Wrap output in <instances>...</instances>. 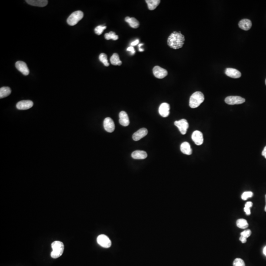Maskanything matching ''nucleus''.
Returning a JSON list of instances; mask_svg holds the SVG:
<instances>
[{
	"label": "nucleus",
	"mask_w": 266,
	"mask_h": 266,
	"mask_svg": "<svg viewBox=\"0 0 266 266\" xmlns=\"http://www.w3.org/2000/svg\"><path fill=\"white\" fill-rule=\"evenodd\" d=\"M239 26L241 29L245 31L250 30L252 27V22L250 19H243L239 22Z\"/></svg>",
	"instance_id": "obj_17"
},
{
	"label": "nucleus",
	"mask_w": 266,
	"mask_h": 266,
	"mask_svg": "<svg viewBox=\"0 0 266 266\" xmlns=\"http://www.w3.org/2000/svg\"><path fill=\"white\" fill-rule=\"evenodd\" d=\"M192 139L194 143L197 146L202 145L204 142L203 135L201 132L195 131L192 135Z\"/></svg>",
	"instance_id": "obj_10"
},
{
	"label": "nucleus",
	"mask_w": 266,
	"mask_h": 266,
	"mask_svg": "<svg viewBox=\"0 0 266 266\" xmlns=\"http://www.w3.org/2000/svg\"><path fill=\"white\" fill-rule=\"evenodd\" d=\"M233 266H246V265L242 259L237 258L235 259L233 262Z\"/></svg>",
	"instance_id": "obj_29"
},
{
	"label": "nucleus",
	"mask_w": 266,
	"mask_h": 266,
	"mask_svg": "<svg viewBox=\"0 0 266 266\" xmlns=\"http://www.w3.org/2000/svg\"><path fill=\"white\" fill-rule=\"evenodd\" d=\"M52 251L51 253V257L54 259L58 258L62 255L64 250V246L63 242L60 241H55L52 244Z\"/></svg>",
	"instance_id": "obj_3"
},
{
	"label": "nucleus",
	"mask_w": 266,
	"mask_h": 266,
	"mask_svg": "<svg viewBox=\"0 0 266 266\" xmlns=\"http://www.w3.org/2000/svg\"><path fill=\"white\" fill-rule=\"evenodd\" d=\"M246 100L244 98L240 96H231L226 97L225 99V101L226 104L230 105H240V104H243L245 103Z\"/></svg>",
	"instance_id": "obj_5"
},
{
	"label": "nucleus",
	"mask_w": 266,
	"mask_h": 266,
	"mask_svg": "<svg viewBox=\"0 0 266 266\" xmlns=\"http://www.w3.org/2000/svg\"><path fill=\"white\" fill-rule=\"evenodd\" d=\"M237 226L241 229H246L248 227V222L245 219H239L237 221Z\"/></svg>",
	"instance_id": "obj_25"
},
{
	"label": "nucleus",
	"mask_w": 266,
	"mask_h": 266,
	"mask_svg": "<svg viewBox=\"0 0 266 266\" xmlns=\"http://www.w3.org/2000/svg\"><path fill=\"white\" fill-rule=\"evenodd\" d=\"M175 126L179 129V131L182 135H185L189 127V124L187 121L184 119L178 121H175L174 123Z\"/></svg>",
	"instance_id": "obj_6"
},
{
	"label": "nucleus",
	"mask_w": 266,
	"mask_h": 266,
	"mask_svg": "<svg viewBox=\"0 0 266 266\" xmlns=\"http://www.w3.org/2000/svg\"><path fill=\"white\" fill-rule=\"evenodd\" d=\"M263 253H264V255L266 256V246L264 247V250H263Z\"/></svg>",
	"instance_id": "obj_38"
},
{
	"label": "nucleus",
	"mask_w": 266,
	"mask_h": 266,
	"mask_svg": "<svg viewBox=\"0 0 266 266\" xmlns=\"http://www.w3.org/2000/svg\"><path fill=\"white\" fill-rule=\"evenodd\" d=\"M33 105V102L32 101H21L16 104V107L19 110H26L32 107Z\"/></svg>",
	"instance_id": "obj_12"
},
{
	"label": "nucleus",
	"mask_w": 266,
	"mask_h": 266,
	"mask_svg": "<svg viewBox=\"0 0 266 266\" xmlns=\"http://www.w3.org/2000/svg\"><path fill=\"white\" fill-rule=\"evenodd\" d=\"M105 38L106 40H110V39H113L114 41H116L118 39V36L116 35L115 33L114 32H110L109 33H106L105 35Z\"/></svg>",
	"instance_id": "obj_26"
},
{
	"label": "nucleus",
	"mask_w": 266,
	"mask_h": 266,
	"mask_svg": "<svg viewBox=\"0 0 266 266\" xmlns=\"http://www.w3.org/2000/svg\"><path fill=\"white\" fill-rule=\"evenodd\" d=\"M169 109L170 106L169 104L166 103H162L159 106V114L162 117H168L169 115Z\"/></svg>",
	"instance_id": "obj_14"
},
{
	"label": "nucleus",
	"mask_w": 266,
	"mask_h": 266,
	"mask_svg": "<svg viewBox=\"0 0 266 266\" xmlns=\"http://www.w3.org/2000/svg\"><path fill=\"white\" fill-rule=\"evenodd\" d=\"M265 198H266V195H265ZM265 211H266V206H265Z\"/></svg>",
	"instance_id": "obj_39"
},
{
	"label": "nucleus",
	"mask_w": 266,
	"mask_h": 266,
	"mask_svg": "<svg viewBox=\"0 0 266 266\" xmlns=\"http://www.w3.org/2000/svg\"><path fill=\"white\" fill-rule=\"evenodd\" d=\"M148 134V131L146 128H142L135 132L133 135V139L135 141H138L146 136Z\"/></svg>",
	"instance_id": "obj_13"
},
{
	"label": "nucleus",
	"mask_w": 266,
	"mask_h": 266,
	"mask_svg": "<svg viewBox=\"0 0 266 266\" xmlns=\"http://www.w3.org/2000/svg\"><path fill=\"white\" fill-rule=\"evenodd\" d=\"M251 234V231L250 230H246L244 231L241 232V236L244 237L247 239L248 237L250 236Z\"/></svg>",
	"instance_id": "obj_31"
},
{
	"label": "nucleus",
	"mask_w": 266,
	"mask_h": 266,
	"mask_svg": "<svg viewBox=\"0 0 266 266\" xmlns=\"http://www.w3.org/2000/svg\"><path fill=\"white\" fill-rule=\"evenodd\" d=\"M26 2L31 6L39 7H44L48 4L47 0H27Z\"/></svg>",
	"instance_id": "obj_18"
},
{
	"label": "nucleus",
	"mask_w": 266,
	"mask_h": 266,
	"mask_svg": "<svg viewBox=\"0 0 266 266\" xmlns=\"http://www.w3.org/2000/svg\"><path fill=\"white\" fill-rule=\"evenodd\" d=\"M138 42H139L138 39H136V41H134V42H132V43H131V47H133V46H136L137 44H138Z\"/></svg>",
	"instance_id": "obj_36"
},
{
	"label": "nucleus",
	"mask_w": 266,
	"mask_h": 266,
	"mask_svg": "<svg viewBox=\"0 0 266 266\" xmlns=\"http://www.w3.org/2000/svg\"><path fill=\"white\" fill-rule=\"evenodd\" d=\"M11 94V89L10 87H2L0 89V98L7 97Z\"/></svg>",
	"instance_id": "obj_24"
},
{
	"label": "nucleus",
	"mask_w": 266,
	"mask_h": 266,
	"mask_svg": "<svg viewBox=\"0 0 266 266\" xmlns=\"http://www.w3.org/2000/svg\"><path fill=\"white\" fill-rule=\"evenodd\" d=\"M127 50V51H129V52H131L132 54H135V49H134V48L133 47H131V46L129 47Z\"/></svg>",
	"instance_id": "obj_33"
},
{
	"label": "nucleus",
	"mask_w": 266,
	"mask_h": 266,
	"mask_svg": "<svg viewBox=\"0 0 266 266\" xmlns=\"http://www.w3.org/2000/svg\"><path fill=\"white\" fill-rule=\"evenodd\" d=\"M204 95L199 91L195 92L191 95L189 100V106L192 109H195L204 101Z\"/></svg>",
	"instance_id": "obj_2"
},
{
	"label": "nucleus",
	"mask_w": 266,
	"mask_h": 266,
	"mask_svg": "<svg viewBox=\"0 0 266 266\" xmlns=\"http://www.w3.org/2000/svg\"><path fill=\"white\" fill-rule=\"evenodd\" d=\"M125 20L128 23L130 27L136 29L140 26V23L138 20L134 17H126Z\"/></svg>",
	"instance_id": "obj_21"
},
{
	"label": "nucleus",
	"mask_w": 266,
	"mask_h": 266,
	"mask_svg": "<svg viewBox=\"0 0 266 266\" xmlns=\"http://www.w3.org/2000/svg\"><path fill=\"white\" fill-rule=\"evenodd\" d=\"M185 42V37L181 33L174 31L171 34L168 38L167 43L169 47L174 49L182 48Z\"/></svg>",
	"instance_id": "obj_1"
},
{
	"label": "nucleus",
	"mask_w": 266,
	"mask_h": 266,
	"mask_svg": "<svg viewBox=\"0 0 266 266\" xmlns=\"http://www.w3.org/2000/svg\"><path fill=\"white\" fill-rule=\"evenodd\" d=\"M106 27L105 26H101V25H99L98 26L96 27L94 31L96 34L98 35H101V34L103 33V31L105 29H106Z\"/></svg>",
	"instance_id": "obj_28"
},
{
	"label": "nucleus",
	"mask_w": 266,
	"mask_h": 266,
	"mask_svg": "<svg viewBox=\"0 0 266 266\" xmlns=\"http://www.w3.org/2000/svg\"><path fill=\"white\" fill-rule=\"evenodd\" d=\"M153 73L155 78L159 79H163L168 75L167 70L158 66L153 68Z\"/></svg>",
	"instance_id": "obj_8"
},
{
	"label": "nucleus",
	"mask_w": 266,
	"mask_h": 266,
	"mask_svg": "<svg viewBox=\"0 0 266 266\" xmlns=\"http://www.w3.org/2000/svg\"><path fill=\"white\" fill-rule=\"evenodd\" d=\"M252 205H253V203H252L251 202H248L246 203V205H245V207L250 208L252 206Z\"/></svg>",
	"instance_id": "obj_35"
},
{
	"label": "nucleus",
	"mask_w": 266,
	"mask_h": 266,
	"mask_svg": "<svg viewBox=\"0 0 266 266\" xmlns=\"http://www.w3.org/2000/svg\"><path fill=\"white\" fill-rule=\"evenodd\" d=\"M104 127L105 130L109 133H112L115 129L114 121L110 117H106L104 121Z\"/></svg>",
	"instance_id": "obj_9"
},
{
	"label": "nucleus",
	"mask_w": 266,
	"mask_h": 266,
	"mask_svg": "<svg viewBox=\"0 0 266 266\" xmlns=\"http://www.w3.org/2000/svg\"><path fill=\"white\" fill-rule=\"evenodd\" d=\"M262 155L263 156L265 157V158L266 159V146L265 147V148H264L262 152Z\"/></svg>",
	"instance_id": "obj_37"
},
{
	"label": "nucleus",
	"mask_w": 266,
	"mask_h": 266,
	"mask_svg": "<svg viewBox=\"0 0 266 266\" xmlns=\"http://www.w3.org/2000/svg\"><path fill=\"white\" fill-rule=\"evenodd\" d=\"M225 74L230 78L238 79L241 76V73L235 69L227 68L225 70Z\"/></svg>",
	"instance_id": "obj_16"
},
{
	"label": "nucleus",
	"mask_w": 266,
	"mask_h": 266,
	"mask_svg": "<svg viewBox=\"0 0 266 266\" xmlns=\"http://www.w3.org/2000/svg\"><path fill=\"white\" fill-rule=\"evenodd\" d=\"M146 2L147 4L148 9L151 11L155 10L160 4V0H146Z\"/></svg>",
	"instance_id": "obj_22"
},
{
	"label": "nucleus",
	"mask_w": 266,
	"mask_h": 266,
	"mask_svg": "<svg viewBox=\"0 0 266 266\" xmlns=\"http://www.w3.org/2000/svg\"><path fill=\"white\" fill-rule=\"evenodd\" d=\"M83 17V13L80 11H75L67 19V23L70 26L76 25Z\"/></svg>",
	"instance_id": "obj_4"
},
{
	"label": "nucleus",
	"mask_w": 266,
	"mask_h": 266,
	"mask_svg": "<svg viewBox=\"0 0 266 266\" xmlns=\"http://www.w3.org/2000/svg\"><path fill=\"white\" fill-rule=\"evenodd\" d=\"M16 67L17 69L20 72L24 75H28L29 74V70L27 65L23 61H17L16 63Z\"/></svg>",
	"instance_id": "obj_11"
},
{
	"label": "nucleus",
	"mask_w": 266,
	"mask_h": 266,
	"mask_svg": "<svg viewBox=\"0 0 266 266\" xmlns=\"http://www.w3.org/2000/svg\"><path fill=\"white\" fill-rule=\"evenodd\" d=\"M139 51L140 52H143V50L142 49H141V48H139Z\"/></svg>",
	"instance_id": "obj_40"
},
{
	"label": "nucleus",
	"mask_w": 266,
	"mask_h": 266,
	"mask_svg": "<svg viewBox=\"0 0 266 266\" xmlns=\"http://www.w3.org/2000/svg\"><path fill=\"white\" fill-rule=\"evenodd\" d=\"M99 60L101 63H103L104 66L108 67L110 65L108 60H107V55L105 53H102L100 54V55H99Z\"/></svg>",
	"instance_id": "obj_27"
},
{
	"label": "nucleus",
	"mask_w": 266,
	"mask_h": 266,
	"mask_svg": "<svg viewBox=\"0 0 266 266\" xmlns=\"http://www.w3.org/2000/svg\"><path fill=\"white\" fill-rule=\"evenodd\" d=\"M250 208H247V207H245L244 208V211H245V213H246V214L247 215H250L251 214V211H250Z\"/></svg>",
	"instance_id": "obj_32"
},
{
	"label": "nucleus",
	"mask_w": 266,
	"mask_h": 266,
	"mask_svg": "<svg viewBox=\"0 0 266 266\" xmlns=\"http://www.w3.org/2000/svg\"><path fill=\"white\" fill-rule=\"evenodd\" d=\"M97 241L100 246L104 248H109L111 245V241L105 235H100L97 237Z\"/></svg>",
	"instance_id": "obj_7"
},
{
	"label": "nucleus",
	"mask_w": 266,
	"mask_h": 266,
	"mask_svg": "<svg viewBox=\"0 0 266 266\" xmlns=\"http://www.w3.org/2000/svg\"><path fill=\"white\" fill-rule=\"evenodd\" d=\"M147 154L145 151H136L132 153V157L134 159H145Z\"/></svg>",
	"instance_id": "obj_19"
},
{
	"label": "nucleus",
	"mask_w": 266,
	"mask_h": 266,
	"mask_svg": "<svg viewBox=\"0 0 266 266\" xmlns=\"http://www.w3.org/2000/svg\"><path fill=\"white\" fill-rule=\"evenodd\" d=\"M265 83H266V81H265Z\"/></svg>",
	"instance_id": "obj_41"
},
{
	"label": "nucleus",
	"mask_w": 266,
	"mask_h": 266,
	"mask_svg": "<svg viewBox=\"0 0 266 266\" xmlns=\"http://www.w3.org/2000/svg\"><path fill=\"white\" fill-rule=\"evenodd\" d=\"M119 122L121 125L125 127L128 126L130 124V121H129L128 115L125 111H121L119 115Z\"/></svg>",
	"instance_id": "obj_15"
},
{
	"label": "nucleus",
	"mask_w": 266,
	"mask_h": 266,
	"mask_svg": "<svg viewBox=\"0 0 266 266\" xmlns=\"http://www.w3.org/2000/svg\"><path fill=\"white\" fill-rule=\"evenodd\" d=\"M180 151L183 154L190 155L192 154V150L189 143L188 142H183L180 146Z\"/></svg>",
	"instance_id": "obj_20"
},
{
	"label": "nucleus",
	"mask_w": 266,
	"mask_h": 266,
	"mask_svg": "<svg viewBox=\"0 0 266 266\" xmlns=\"http://www.w3.org/2000/svg\"><path fill=\"white\" fill-rule=\"evenodd\" d=\"M110 61L111 63V64L115 66H120L122 64V62L120 60L119 57L117 53H114L113 55L111 56L110 59Z\"/></svg>",
	"instance_id": "obj_23"
},
{
	"label": "nucleus",
	"mask_w": 266,
	"mask_h": 266,
	"mask_svg": "<svg viewBox=\"0 0 266 266\" xmlns=\"http://www.w3.org/2000/svg\"><path fill=\"white\" fill-rule=\"evenodd\" d=\"M240 241H241V242L243 243H246V241H247L246 238L242 236L240 237Z\"/></svg>",
	"instance_id": "obj_34"
},
{
	"label": "nucleus",
	"mask_w": 266,
	"mask_h": 266,
	"mask_svg": "<svg viewBox=\"0 0 266 266\" xmlns=\"http://www.w3.org/2000/svg\"><path fill=\"white\" fill-rule=\"evenodd\" d=\"M253 195V194L252 192L251 191H246V192H243L241 195V199L243 200H246L248 198H251Z\"/></svg>",
	"instance_id": "obj_30"
}]
</instances>
